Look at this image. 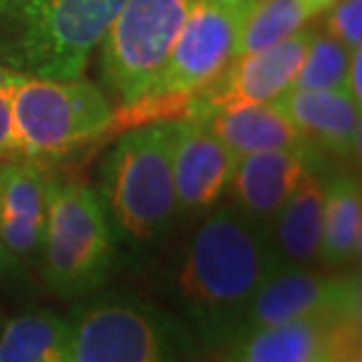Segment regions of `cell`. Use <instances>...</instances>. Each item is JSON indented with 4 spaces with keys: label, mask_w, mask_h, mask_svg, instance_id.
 <instances>
[{
    "label": "cell",
    "mask_w": 362,
    "mask_h": 362,
    "mask_svg": "<svg viewBox=\"0 0 362 362\" xmlns=\"http://www.w3.org/2000/svg\"><path fill=\"white\" fill-rule=\"evenodd\" d=\"M275 269L269 230L219 202L198 219L175 266L177 317L200 349L214 353Z\"/></svg>",
    "instance_id": "obj_1"
},
{
    "label": "cell",
    "mask_w": 362,
    "mask_h": 362,
    "mask_svg": "<svg viewBox=\"0 0 362 362\" xmlns=\"http://www.w3.org/2000/svg\"><path fill=\"white\" fill-rule=\"evenodd\" d=\"M97 195L115 240L146 252L177 221L172 177V120H151L122 132L101 160Z\"/></svg>",
    "instance_id": "obj_2"
},
{
    "label": "cell",
    "mask_w": 362,
    "mask_h": 362,
    "mask_svg": "<svg viewBox=\"0 0 362 362\" xmlns=\"http://www.w3.org/2000/svg\"><path fill=\"white\" fill-rule=\"evenodd\" d=\"M125 0H7L0 64L40 78H78Z\"/></svg>",
    "instance_id": "obj_3"
},
{
    "label": "cell",
    "mask_w": 362,
    "mask_h": 362,
    "mask_svg": "<svg viewBox=\"0 0 362 362\" xmlns=\"http://www.w3.org/2000/svg\"><path fill=\"white\" fill-rule=\"evenodd\" d=\"M69 362H193L191 329L134 294H90L69 315Z\"/></svg>",
    "instance_id": "obj_4"
},
{
    "label": "cell",
    "mask_w": 362,
    "mask_h": 362,
    "mask_svg": "<svg viewBox=\"0 0 362 362\" xmlns=\"http://www.w3.org/2000/svg\"><path fill=\"white\" fill-rule=\"evenodd\" d=\"M7 94L19 158L38 165L85 148L115 122L111 99L85 76L40 78L10 71Z\"/></svg>",
    "instance_id": "obj_5"
},
{
    "label": "cell",
    "mask_w": 362,
    "mask_h": 362,
    "mask_svg": "<svg viewBox=\"0 0 362 362\" xmlns=\"http://www.w3.org/2000/svg\"><path fill=\"white\" fill-rule=\"evenodd\" d=\"M118 257V240L97 191L83 179L47 181L40 262L49 292L81 301L99 292Z\"/></svg>",
    "instance_id": "obj_6"
},
{
    "label": "cell",
    "mask_w": 362,
    "mask_h": 362,
    "mask_svg": "<svg viewBox=\"0 0 362 362\" xmlns=\"http://www.w3.org/2000/svg\"><path fill=\"white\" fill-rule=\"evenodd\" d=\"M193 0H125L99 45V74L120 111L141 106L160 78Z\"/></svg>",
    "instance_id": "obj_7"
},
{
    "label": "cell",
    "mask_w": 362,
    "mask_h": 362,
    "mask_svg": "<svg viewBox=\"0 0 362 362\" xmlns=\"http://www.w3.org/2000/svg\"><path fill=\"white\" fill-rule=\"evenodd\" d=\"M245 12L247 7L233 10L193 0L153 92L141 106L127 111L129 127L151 120H172L170 113L177 108H184L181 113L186 115L191 99L207 90L235 59V42Z\"/></svg>",
    "instance_id": "obj_8"
},
{
    "label": "cell",
    "mask_w": 362,
    "mask_h": 362,
    "mask_svg": "<svg viewBox=\"0 0 362 362\" xmlns=\"http://www.w3.org/2000/svg\"><path fill=\"white\" fill-rule=\"evenodd\" d=\"M360 294L362 289L358 271H317L315 266H310V269L282 266V269H275L264 280V285L257 289L247 308L235 320L228 339L240 337L252 329L271 327V325L301 320V317H360Z\"/></svg>",
    "instance_id": "obj_9"
},
{
    "label": "cell",
    "mask_w": 362,
    "mask_h": 362,
    "mask_svg": "<svg viewBox=\"0 0 362 362\" xmlns=\"http://www.w3.org/2000/svg\"><path fill=\"white\" fill-rule=\"evenodd\" d=\"M214 356L219 362H360V317H301L252 329Z\"/></svg>",
    "instance_id": "obj_10"
},
{
    "label": "cell",
    "mask_w": 362,
    "mask_h": 362,
    "mask_svg": "<svg viewBox=\"0 0 362 362\" xmlns=\"http://www.w3.org/2000/svg\"><path fill=\"white\" fill-rule=\"evenodd\" d=\"M238 156L207 127L205 120H172V177L177 219L198 221L226 198Z\"/></svg>",
    "instance_id": "obj_11"
},
{
    "label": "cell",
    "mask_w": 362,
    "mask_h": 362,
    "mask_svg": "<svg viewBox=\"0 0 362 362\" xmlns=\"http://www.w3.org/2000/svg\"><path fill=\"white\" fill-rule=\"evenodd\" d=\"M310 31L313 26H303L301 31L289 35L278 45L233 59L207 90L191 99L186 115L200 118L219 108L278 101L292 88V81L306 54Z\"/></svg>",
    "instance_id": "obj_12"
},
{
    "label": "cell",
    "mask_w": 362,
    "mask_h": 362,
    "mask_svg": "<svg viewBox=\"0 0 362 362\" xmlns=\"http://www.w3.org/2000/svg\"><path fill=\"white\" fill-rule=\"evenodd\" d=\"M322 165H329L327 156L313 146L243 156L235 163L226 195L235 209L269 230L301 179Z\"/></svg>",
    "instance_id": "obj_13"
},
{
    "label": "cell",
    "mask_w": 362,
    "mask_h": 362,
    "mask_svg": "<svg viewBox=\"0 0 362 362\" xmlns=\"http://www.w3.org/2000/svg\"><path fill=\"white\" fill-rule=\"evenodd\" d=\"M49 175L38 163L14 158L0 172V240L14 262L40 257Z\"/></svg>",
    "instance_id": "obj_14"
},
{
    "label": "cell",
    "mask_w": 362,
    "mask_h": 362,
    "mask_svg": "<svg viewBox=\"0 0 362 362\" xmlns=\"http://www.w3.org/2000/svg\"><path fill=\"white\" fill-rule=\"evenodd\" d=\"M278 106L285 111L296 132L322 156L349 163L358 160L360 104L344 90H289L278 99Z\"/></svg>",
    "instance_id": "obj_15"
},
{
    "label": "cell",
    "mask_w": 362,
    "mask_h": 362,
    "mask_svg": "<svg viewBox=\"0 0 362 362\" xmlns=\"http://www.w3.org/2000/svg\"><path fill=\"white\" fill-rule=\"evenodd\" d=\"M327 172L329 165L310 170L273 219L269 235L278 269H282V266L310 269V266L317 264Z\"/></svg>",
    "instance_id": "obj_16"
},
{
    "label": "cell",
    "mask_w": 362,
    "mask_h": 362,
    "mask_svg": "<svg viewBox=\"0 0 362 362\" xmlns=\"http://www.w3.org/2000/svg\"><path fill=\"white\" fill-rule=\"evenodd\" d=\"M362 245V191L351 170H329L325 179L322 235L317 264L327 271H349Z\"/></svg>",
    "instance_id": "obj_17"
},
{
    "label": "cell",
    "mask_w": 362,
    "mask_h": 362,
    "mask_svg": "<svg viewBox=\"0 0 362 362\" xmlns=\"http://www.w3.org/2000/svg\"><path fill=\"white\" fill-rule=\"evenodd\" d=\"M207 127L233 151L238 158L262 151H287L308 148L310 144L296 132L285 111L273 104H245L219 108L207 115H200Z\"/></svg>",
    "instance_id": "obj_18"
},
{
    "label": "cell",
    "mask_w": 362,
    "mask_h": 362,
    "mask_svg": "<svg viewBox=\"0 0 362 362\" xmlns=\"http://www.w3.org/2000/svg\"><path fill=\"white\" fill-rule=\"evenodd\" d=\"M69 317L26 308L0 322V362H69Z\"/></svg>",
    "instance_id": "obj_19"
},
{
    "label": "cell",
    "mask_w": 362,
    "mask_h": 362,
    "mask_svg": "<svg viewBox=\"0 0 362 362\" xmlns=\"http://www.w3.org/2000/svg\"><path fill=\"white\" fill-rule=\"evenodd\" d=\"M315 14L301 0H255L243 17L235 59L269 49L308 26Z\"/></svg>",
    "instance_id": "obj_20"
},
{
    "label": "cell",
    "mask_w": 362,
    "mask_h": 362,
    "mask_svg": "<svg viewBox=\"0 0 362 362\" xmlns=\"http://www.w3.org/2000/svg\"><path fill=\"white\" fill-rule=\"evenodd\" d=\"M351 54L353 52H349L337 38H332L325 28H313L306 54H303V62L299 71H296L289 90H310V92L344 90Z\"/></svg>",
    "instance_id": "obj_21"
},
{
    "label": "cell",
    "mask_w": 362,
    "mask_h": 362,
    "mask_svg": "<svg viewBox=\"0 0 362 362\" xmlns=\"http://www.w3.org/2000/svg\"><path fill=\"white\" fill-rule=\"evenodd\" d=\"M325 14L322 28L349 52L362 49V0H337Z\"/></svg>",
    "instance_id": "obj_22"
},
{
    "label": "cell",
    "mask_w": 362,
    "mask_h": 362,
    "mask_svg": "<svg viewBox=\"0 0 362 362\" xmlns=\"http://www.w3.org/2000/svg\"><path fill=\"white\" fill-rule=\"evenodd\" d=\"M10 71L12 69L0 64V160H14V158H19L17 136H14V125H12L10 94H7Z\"/></svg>",
    "instance_id": "obj_23"
},
{
    "label": "cell",
    "mask_w": 362,
    "mask_h": 362,
    "mask_svg": "<svg viewBox=\"0 0 362 362\" xmlns=\"http://www.w3.org/2000/svg\"><path fill=\"white\" fill-rule=\"evenodd\" d=\"M360 74H362V49L351 54L349 62V71H346V83H344V92L356 101L362 104V92H360Z\"/></svg>",
    "instance_id": "obj_24"
},
{
    "label": "cell",
    "mask_w": 362,
    "mask_h": 362,
    "mask_svg": "<svg viewBox=\"0 0 362 362\" xmlns=\"http://www.w3.org/2000/svg\"><path fill=\"white\" fill-rule=\"evenodd\" d=\"M12 266H17V262H14V259L10 257V252L5 250L3 240H0V280H3L5 275L12 271Z\"/></svg>",
    "instance_id": "obj_25"
},
{
    "label": "cell",
    "mask_w": 362,
    "mask_h": 362,
    "mask_svg": "<svg viewBox=\"0 0 362 362\" xmlns=\"http://www.w3.org/2000/svg\"><path fill=\"white\" fill-rule=\"evenodd\" d=\"M301 3L306 5L308 10L315 14V17H320V14H322L325 10H327V7H329L332 3H337V0H301Z\"/></svg>",
    "instance_id": "obj_26"
},
{
    "label": "cell",
    "mask_w": 362,
    "mask_h": 362,
    "mask_svg": "<svg viewBox=\"0 0 362 362\" xmlns=\"http://www.w3.org/2000/svg\"><path fill=\"white\" fill-rule=\"evenodd\" d=\"M205 3L221 5V7H233V10H245V7H250L255 0H205Z\"/></svg>",
    "instance_id": "obj_27"
},
{
    "label": "cell",
    "mask_w": 362,
    "mask_h": 362,
    "mask_svg": "<svg viewBox=\"0 0 362 362\" xmlns=\"http://www.w3.org/2000/svg\"><path fill=\"white\" fill-rule=\"evenodd\" d=\"M5 3H7V0H0V10H3V7H5Z\"/></svg>",
    "instance_id": "obj_28"
},
{
    "label": "cell",
    "mask_w": 362,
    "mask_h": 362,
    "mask_svg": "<svg viewBox=\"0 0 362 362\" xmlns=\"http://www.w3.org/2000/svg\"><path fill=\"white\" fill-rule=\"evenodd\" d=\"M0 172H3V163H0Z\"/></svg>",
    "instance_id": "obj_29"
},
{
    "label": "cell",
    "mask_w": 362,
    "mask_h": 362,
    "mask_svg": "<svg viewBox=\"0 0 362 362\" xmlns=\"http://www.w3.org/2000/svg\"><path fill=\"white\" fill-rule=\"evenodd\" d=\"M0 322H3V315H0Z\"/></svg>",
    "instance_id": "obj_30"
}]
</instances>
